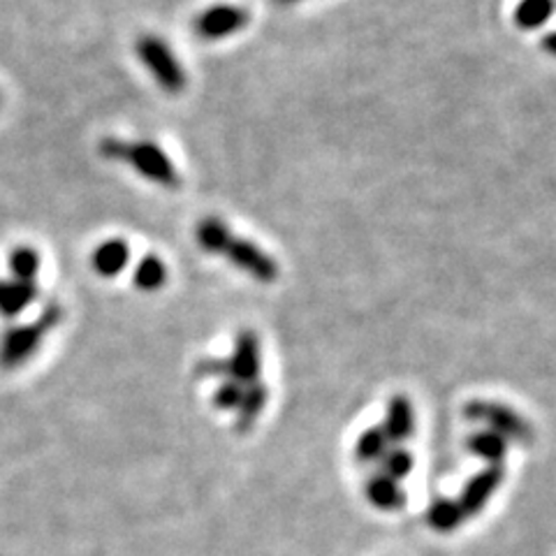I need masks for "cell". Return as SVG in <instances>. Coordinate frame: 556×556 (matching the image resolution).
I'll list each match as a JSON object with an SVG mask.
<instances>
[{"instance_id":"cell-1","label":"cell","mask_w":556,"mask_h":556,"mask_svg":"<svg viewBox=\"0 0 556 556\" xmlns=\"http://www.w3.org/2000/svg\"><path fill=\"white\" fill-rule=\"evenodd\" d=\"M61 316H63L61 306L49 304L45 306L38 323L5 329L3 337H0V367L14 369L20 367V364L28 362L35 353H38V348L42 345L49 329L59 327Z\"/></svg>"},{"instance_id":"cell-2","label":"cell","mask_w":556,"mask_h":556,"mask_svg":"<svg viewBox=\"0 0 556 556\" xmlns=\"http://www.w3.org/2000/svg\"><path fill=\"white\" fill-rule=\"evenodd\" d=\"M464 417L476 425L486 427V431L498 433V437H503L508 443L529 447L535 441V431L531 422L525 415H519L506 404L482 402V399H476V402H468L464 406Z\"/></svg>"},{"instance_id":"cell-3","label":"cell","mask_w":556,"mask_h":556,"mask_svg":"<svg viewBox=\"0 0 556 556\" xmlns=\"http://www.w3.org/2000/svg\"><path fill=\"white\" fill-rule=\"evenodd\" d=\"M137 56L147 65L153 79L161 84V89H165L172 96H177L186 89L188 77L184 73V67L174 59L172 49L163 40L155 38V35H142V38L137 40Z\"/></svg>"},{"instance_id":"cell-4","label":"cell","mask_w":556,"mask_h":556,"mask_svg":"<svg viewBox=\"0 0 556 556\" xmlns=\"http://www.w3.org/2000/svg\"><path fill=\"white\" fill-rule=\"evenodd\" d=\"M124 163H130L142 177L155 181L163 188H177L179 174L174 169V163L167 159V153L153 142H128Z\"/></svg>"},{"instance_id":"cell-5","label":"cell","mask_w":556,"mask_h":556,"mask_svg":"<svg viewBox=\"0 0 556 556\" xmlns=\"http://www.w3.org/2000/svg\"><path fill=\"white\" fill-rule=\"evenodd\" d=\"M225 255L230 257V263L247 274H251L257 283H274L281 269H278L276 260L265 253L260 247H255L249 239L232 237L230 247L225 249Z\"/></svg>"},{"instance_id":"cell-6","label":"cell","mask_w":556,"mask_h":556,"mask_svg":"<svg viewBox=\"0 0 556 556\" xmlns=\"http://www.w3.org/2000/svg\"><path fill=\"white\" fill-rule=\"evenodd\" d=\"M503 478H506V468H503V464H496V466H484L480 473H476L464 484L457 503L464 510L466 519L480 515L486 508V503H490V498L503 484Z\"/></svg>"},{"instance_id":"cell-7","label":"cell","mask_w":556,"mask_h":556,"mask_svg":"<svg viewBox=\"0 0 556 556\" xmlns=\"http://www.w3.org/2000/svg\"><path fill=\"white\" fill-rule=\"evenodd\" d=\"M260 369H263V355H260V339L253 329H243L237 337L235 353L228 359V376L243 388L260 382Z\"/></svg>"},{"instance_id":"cell-8","label":"cell","mask_w":556,"mask_h":556,"mask_svg":"<svg viewBox=\"0 0 556 556\" xmlns=\"http://www.w3.org/2000/svg\"><path fill=\"white\" fill-rule=\"evenodd\" d=\"M249 24V12L235 5H214L195 20V33L202 40H223Z\"/></svg>"},{"instance_id":"cell-9","label":"cell","mask_w":556,"mask_h":556,"mask_svg":"<svg viewBox=\"0 0 556 556\" xmlns=\"http://www.w3.org/2000/svg\"><path fill=\"white\" fill-rule=\"evenodd\" d=\"M382 431L392 445L406 443L413 433H415V410L410 399L404 394H396L388 402V410H386V422L380 425Z\"/></svg>"},{"instance_id":"cell-10","label":"cell","mask_w":556,"mask_h":556,"mask_svg":"<svg viewBox=\"0 0 556 556\" xmlns=\"http://www.w3.org/2000/svg\"><path fill=\"white\" fill-rule=\"evenodd\" d=\"M38 286L24 283V281H3L0 278V316L12 320L26 311L35 300H38Z\"/></svg>"},{"instance_id":"cell-11","label":"cell","mask_w":556,"mask_h":556,"mask_svg":"<svg viewBox=\"0 0 556 556\" xmlns=\"http://www.w3.org/2000/svg\"><path fill=\"white\" fill-rule=\"evenodd\" d=\"M364 494H367V501L374 508L386 510V513L402 510L406 506V494L402 492V486H399L396 480L382 476V473L367 480Z\"/></svg>"},{"instance_id":"cell-12","label":"cell","mask_w":556,"mask_h":556,"mask_svg":"<svg viewBox=\"0 0 556 556\" xmlns=\"http://www.w3.org/2000/svg\"><path fill=\"white\" fill-rule=\"evenodd\" d=\"M466 447H468V452H473L478 459L486 462V466H496V464H503V459H506L510 443L503 437H498V433H494V431L480 429V431H476V433H471V437H468Z\"/></svg>"},{"instance_id":"cell-13","label":"cell","mask_w":556,"mask_h":556,"mask_svg":"<svg viewBox=\"0 0 556 556\" xmlns=\"http://www.w3.org/2000/svg\"><path fill=\"white\" fill-rule=\"evenodd\" d=\"M130 249L124 239H108L93 253V267L102 276H116L126 269Z\"/></svg>"},{"instance_id":"cell-14","label":"cell","mask_w":556,"mask_h":556,"mask_svg":"<svg viewBox=\"0 0 556 556\" xmlns=\"http://www.w3.org/2000/svg\"><path fill=\"white\" fill-rule=\"evenodd\" d=\"M464 521H466V515L459 508L457 498H437L427 510V525L439 533L455 531L464 525Z\"/></svg>"},{"instance_id":"cell-15","label":"cell","mask_w":556,"mask_h":556,"mask_svg":"<svg viewBox=\"0 0 556 556\" xmlns=\"http://www.w3.org/2000/svg\"><path fill=\"white\" fill-rule=\"evenodd\" d=\"M556 10V0H519L513 20L521 30H535L547 24Z\"/></svg>"},{"instance_id":"cell-16","label":"cell","mask_w":556,"mask_h":556,"mask_svg":"<svg viewBox=\"0 0 556 556\" xmlns=\"http://www.w3.org/2000/svg\"><path fill=\"white\" fill-rule=\"evenodd\" d=\"M230 241H232V232L220 218L208 216L200 220L198 225L200 249H204L206 253H225V249L230 247Z\"/></svg>"},{"instance_id":"cell-17","label":"cell","mask_w":556,"mask_h":556,"mask_svg":"<svg viewBox=\"0 0 556 556\" xmlns=\"http://www.w3.org/2000/svg\"><path fill=\"white\" fill-rule=\"evenodd\" d=\"M390 441L386 437V431H382V427H371L362 433V437L357 439V445H355V457L357 462L362 464H374V462H380L382 455L390 450Z\"/></svg>"},{"instance_id":"cell-18","label":"cell","mask_w":556,"mask_h":556,"mask_svg":"<svg viewBox=\"0 0 556 556\" xmlns=\"http://www.w3.org/2000/svg\"><path fill=\"white\" fill-rule=\"evenodd\" d=\"M167 281V267L163 265V260L159 255H144L139 260V265L135 269V286L139 290H159Z\"/></svg>"},{"instance_id":"cell-19","label":"cell","mask_w":556,"mask_h":556,"mask_svg":"<svg viewBox=\"0 0 556 556\" xmlns=\"http://www.w3.org/2000/svg\"><path fill=\"white\" fill-rule=\"evenodd\" d=\"M267 396H269V392H267V388L263 386V382H255V386L247 388V392H243L241 404L237 408V413H239V420H237L239 429H249L257 420L260 413L265 410Z\"/></svg>"},{"instance_id":"cell-20","label":"cell","mask_w":556,"mask_h":556,"mask_svg":"<svg viewBox=\"0 0 556 556\" xmlns=\"http://www.w3.org/2000/svg\"><path fill=\"white\" fill-rule=\"evenodd\" d=\"M10 271L14 281L35 283L40 271V253L30 247H20L10 253Z\"/></svg>"},{"instance_id":"cell-21","label":"cell","mask_w":556,"mask_h":556,"mask_svg":"<svg viewBox=\"0 0 556 556\" xmlns=\"http://www.w3.org/2000/svg\"><path fill=\"white\" fill-rule=\"evenodd\" d=\"M413 464H415V459H413V455H410L408 450H404V447H390L386 455H382V459H380V468H382L380 473L399 482V480H404L413 471Z\"/></svg>"},{"instance_id":"cell-22","label":"cell","mask_w":556,"mask_h":556,"mask_svg":"<svg viewBox=\"0 0 556 556\" xmlns=\"http://www.w3.org/2000/svg\"><path fill=\"white\" fill-rule=\"evenodd\" d=\"M243 392H247V388H243L241 382H237V380L230 378V380L220 382V388L216 390L214 402H216V406L223 408V410H237L239 404H241V399H243Z\"/></svg>"},{"instance_id":"cell-23","label":"cell","mask_w":556,"mask_h":556,"mask_svg":"<svg viewBox=\"0 0 556 556\" xmlns=\"http://www.w3.org/2000/svg\"><path fill=\"white\" fill-rule=\"evenodd\" d=\"M541 45H543V49L547 51L549 56H556V30H554V33H547Z\"/></svg>"},{"instance_id":"cell-24","label":"cell","mask_w":556,"mask_h":556,"mask_svg":"<svg viewBox=\"0 0 556 556\" xmlns=\"http://www.w3.org/2000/svg\"><path fill=\"white\" fill-rule=\"evenodd\" d=\"M278 5H292V3H300V0H274Z\"/></svg>"}]
</instances>
